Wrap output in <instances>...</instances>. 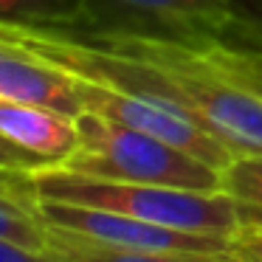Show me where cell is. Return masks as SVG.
Returning a JSON list of instances; mask_svg holds the SVG:
<instances>
[{"instance_id": "14", "label": "cell", "mask_w": 262, "mask_h": 262, "mask_svg": "<svg viewBox=\"0 0 262 262\" xmlns=\"http://www.w3.org/2000/svg\"><path fill=\"white\" fill-rule=\"evenodd\" d=\"M256 228H262V226H256Z\"/></svg>"}, {"instance_id": "1", "label": "cell", "mask_w": 262, "mask_h": 262, "mask_svg": "<svg viewBox=\"0 0 262 262\" xmlns=\"http://www.w3.org/2000/svg\"><path fill=\"white\" fill-rule=\"evenodd\" d=\"M74 34L161 68L198 124L214 133L234 155H262V91L228 74L214 51V37H183L102 20L74 29Z\"/></svg>"}, {"instance_id": "10", "label": "cell", "mask_w": 262, "mask_h": 262, "mask_svg": "<svg viewBox=\"0 0 262 262\" xmlns=\"http://www.w3.org/2000/svg\"><path fill=\"white\" fill-rule=\"evenodd\" d=\"M88 0H0L3 23L74 31L88 20Z\"/></svg>"}, {"instance_id": "3", "label": "cell", "mask_w": 262, "mask_h": 262, "mask_svg": "<svg viewBox=\"0 0 262 262\" xmlns=\"http://www.w3.org/2000/svg\"><path fill=\"white\" fill-rule=\"evenodd\" d=\"M76 127L82 144L62 164V169L68 172L107 181L220 192V169L149 133L133 130L99 113H82Z\"/></svg>"}, {"instance_id": "8", "label": "cell", "mask_w": 262, "mask_h": 262, "mask_svg": "<svg viewBox=\"0 0 262 262\" xmlns=\"http://www.w3.org/2000/svg\"><path fill=\"white\" fill-rule=\"evenodd\" d=\"M127 9L130 14H141L158 29L183 37H231L239 14L231 0H110Z\"/></svg>"}, {"instance_id": "2", "label": "cell", "mask_w": 262, "mask_h": 262, "mask_svg": "<svg viewBox=\"0 0 262 262\" xmlns=\"http://www.w3.org/2000/svg\"><path fill=\"white\" fill-rule=\"evenodd\" d=\"M31 178L42 200L93 206L136 220L226 239H234L243 228L237 203L226 192H194V189L152 186V183L107 181V178L68 172L62 166L31 172Z\"/></svg>"}, {"instance_id": "5", "label": "cell", "mask_w": 262, "mask_h": 262, "mask_svg": "<svg viewBox=\"0 0 262 262\" xmlns=\"http://www.w3.org/2000/svg\"><path fill=\"white\" fill-rule=\"evenodd\" d=\"M76 82H79V93H82V102H85V113H99L110 121L133 127V130L149 133V136L194 155V158H200L203 164L214 166L220 172L234 161L231 149L214 133L200 127L198 121L183 119V116L172 113L166 107H158L147 99H138L127 91L102 85V82L82 79V76H76Z\"/></svg>"}, {"instance_id": "11", "label": "cell", "mask_w": 262, "mask_h": 262, "mask_svg": "<svg viewBox=\"0 0 262 262\" xmlns=\"http://www.w3.org/2000/svg\"><path fill=\"white\" fill-rule=\"evenodd\" d=\"M220 192L237 203L243 226H262V155H234L220 172Z\"/></svg>"}, {"instance_id": "7", "label": "cell", "mask_w": 262, "mask_h": 262, "mask_svg": "<svg viewBox=\"0 0 262 262\" xmlns=\"http://www.w3.org/2000/svg\"><path fill=\"white\" fill-rule=\"evenodd\" d=\"M0 99L57 110L71 119H79L85 113L79 82L71 71L3 37H0Z\"/></svg>"}, {"instance_id": "6", "label": "cell", "mask_w": 262, "mask_h": 262, "mask_svg": "<svg viewBox=\"0 0 262 262\" xmlns=\"http://www.w3.org/2000/svg\"><path fill=\"white\" fill-rule=\"evenodd\" d=\"M0 136L6 169L40 172L62 166L79 149L76 119L57 110L0 99Z\"/></svg>"}, {"instance_id": "13", "label": "cell", "mask_w": 262, "mask_h": 262, "mask_svg": "<svg viewBox=\"0 0 262 262\" xmlns=\"http://www.w3.org/2000/svg\"><path fill=\"white\" fill-rule=\"evenodd\" d=\"M0 262H71V259H65L54 248L34 254V251H23V248H14L9 243H0Z\"/></svg>"}, {"instance_id": "12", "label": "cell", "mask_w": 262, "mask_h": 262, "mask_svg": "<svg viewBox=\"0 0 262 262\" xmlns=\"http://www.w3.org/2000/svg\"><path fill=\"white\" fill-rule=\"evenodd\" d=\"M228 256L234 262H262V228L243 226L228 245Z\"/></svg>"}, {"instance_id": "4", "label": "cell", "mask_w": 262, "mask_h": 262, "mask_svg": "<svg viewBox=\"0 0 262 262\" xmlns=\"http://www.w3.org/2000/svg\"><path fill=\"white\" fill-rule=\"evenodd\" d=\"M42 214L48 226L59 231L76 234L82 239H93L102 245H113V248L166 251V254H228V245H231V239L226 237L192 234L181 228L158 226V223L136 220L119 211L59 203V200H42Z\"/></svg>"}, {"instance_id": "9", "label": "cell", "mask_w": 262, "mask_h": 262, "mask_svg": "<svg viewBox=\"0 0 262 262\" xmlns=\"http://www.w3.org/2000/svg\"><path fill=\"white\" fill-rule=\"evenodd\" d=\"M57 254L71 262H234L228 254H166V251H133L113 248L93 239H82L76 234L59 231L51 226V245Z\"/></svg>"}]
</instances>
